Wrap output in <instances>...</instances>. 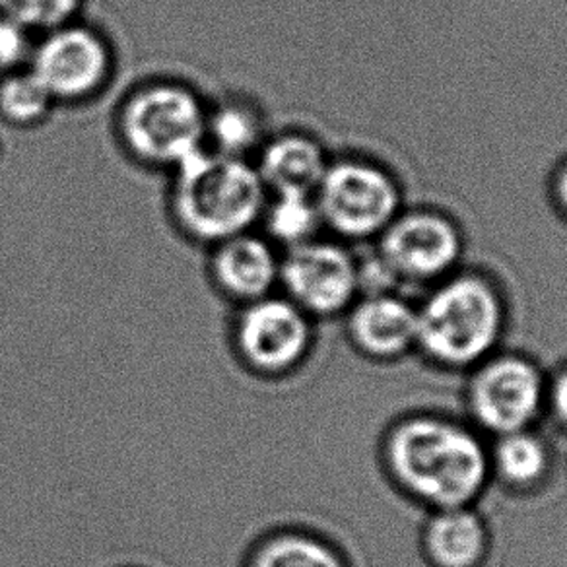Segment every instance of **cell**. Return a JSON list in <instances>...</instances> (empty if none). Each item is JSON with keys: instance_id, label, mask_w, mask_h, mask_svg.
<instances>
[{"instance_id": "9", "label": "cell", "mask_w": 567, "mask_h": 567, "mask_svg": "<svg viewBox=\"0 0 567 567\" xmlns=\"http://www.w3.org/2000/svg\"><path fill=\"white\" fill-rule=\"evenodd\" d=\"M311 331L306 311L293 301L260 298L251 301L237 323V344L257 370L286 371L308 352Z\"/></svg>"}, {"instance_id": "11", "label": "cell", "mask_w": 567, "mask_h": 567, "mask_svg": "<svg viewBox=\"0 0 567 567\" xmlns=\"http://www.w3.org/2000/svg\"><path fill=\"white\" fill-rule=\"evenodd\" d=\"M213 275L234 298L260 300L280 280V259L267 239L245 231L216 245Z\"/></svg>"}, {"instance_id": "20", "label": "cell", "mask_w": 567, "mask_h": 567, "mask_svg": "<svg viewBox=\"0 0 567 567\" xmlns=\"http://www.w3.org/2000/svg\"><path fill=\"white\" fill-rule=\"evenodd\" d=\"M80 0H0V17L24 25L25 30H56L72 22Z\"/></svg>"}, {"instance_id": "10", "label": "cell", "mask_w": 567, "mask_h": 567, "mask_svg": "<svg viewBox=\"0 0 567 567\" xmlns=\"http://www.w3.org/2000/svg\"><path fill=\"white\" fill-rule=\"evenodd\" d=\"M383 255L399 275L434 278L457 259V231L432 214H410L386 228Z\"/></svg>"}, {"instance_id": "3", "label": "cell", "mask_w": 567, "mask_h": 567, "mask_svg": "<svg viewBox=\"0 0 567 567\" xmlns=\"http://www.w3.org/2000/svg\"><path fill=\"white\" fill-rule=\"evenodd\" d=\"M504 329V309L481 278L465 276L435 290L417 309V347L435 362L466 368L494 350Z\"/></svg>"}, {"instance_id": "17", "label": "cell", "mask_w": 567, "mask_h": 567, "mask_svg": "<svg viewBox=\"0 0 567 567\" xmlns=\"http://www.w3.org/2000/svg\"><path fill=\"white\" fill-rule=\"evenodd\" d=\"M260 220L267 226L268 236L288 247L311 241L323 221L313 195H275Z\"/></svg>"}, {"instance_id": "8", "label": "cell", "mask_w": 567, "mask_h": 567, "mask_svg": "<svg viewBox=\"0 0 567 567\" xmlns=\"http://www.w3.org/2000/svg\"><path fill=\"white\" fill-rule=\"evenodd\" d=\"M280 282L301 311L332 316L354 300L360 275L344 249L311 239L280 260Z\"/></svg>"}, {"instance_id": "7", "label": "cell", "mask_w": 567, "mask_h": 567, "mask_svg": "<svg viewBox=\"0 0 567 567\" xmlns=\"http://www.w3.org/2000/svg\"><path fill=\"white\" fill-rule=\"evenodd\" d=\"M110 49L90 28L80 24L51 30L30 56V71L55 102L80 100L107 80Z\"/></svg>"}, {"instance_id": "6", "label": "cell", "mask_w": 567, "mask_h": 567, "mask_svg": "<svg viewBox=\"0 0 567 567\" xmlns=\"http://www.w3.org/2000/svg\"><path fill=\"white\" fill-rule=\"evenodd\" d=\"M543 375L535 363L519 355H502L484 363L471 385V410L492 434L528 430L543 409Z\"/></svg>"}, {"instance_id": "22", "label": "cell", "mask_w": 567, "mask_h": 567, "mask_svg": "<svg viewBox=\"0 0 567 567\" xmlns=\"http://www.w3.org/2000/svg\"><path fill=\"white\" fill-rule=\"evenodd\" d=\"M551 409L556 412L559 422L567 427V370L559 373L554 381L550 393Z\"/></svg>"}, {"instance_id": "1", "label": "cell", "mask_w": 567, "mask_h": 567, "mask_svg": "<svg viewBox=\"0 0 567 567\" xmlns=\"http://www.w3.org/2000/svg\"><path fill=\"white\" fill-rule=\"evenodd\" d=\"M394 478L412 496L435 509L468 507L489 474V455L463 425L443 417H410L386 443Z\"/></svg>"}, {"instance_id": "2", "label": "cell", "mask_w": 567, "mask_h": 567, "mask_svg": "<svg viewBox=\"0 0 567 567\" xmlns=\"http://www.w3.org/2000/svg\"><path fill=\"white\" fill-rule=\"evenodd\" d=\"M174 169L175 220L198 241L221 244L249 231L262 218L267 187L257 167L244 158H228L203 148Z\"/></svg>"}, {"instance_id": "16", "label": "cell", "mask_w": 567, "mask_h": 567, "mask_svg": "<svg viewBox=\"0 0 567 567\" xmlns=\"http://www.w3.org/2000/svg\"><path fill=\"white\" fill-rule=\"evenodd\" d=\"M497 474L512 486H530L548 471V450L530 430L499 435L492 461Z\"/></svg>"}, {"instance_id": "19", "label": "cell", "mask_w": 567, "mask_h": 567, "mask_svg": "<svg viewBox=\"0 0 567 567\" xmlns=\"http://www.w3.org/2000/svg\"><path fill=\"white\" fill-rule=\"evenodd\" d=\"M55 100L33 72H9L0 82V115L18 125H32L48 117Z\"/></svg>"}, {"instance_id": "5", "label": "cell", "mask_w": 567, "mask_h": 567, "mask_svg": "<svg viewBox=\"0 0 567 567\" xmlns=\"http://www.w3.org/2000/svg\"><path fill=\"white\" fill-rule=\"evenodd\" d=\"M321 220L339 234L363 237L389 226L399 195L383 172L365 164H337L327 167L317 189Z\"/></svg>"}, {"instance_id": "4", "label": "cell", "mask_w": 567, "mask_h": 567, "mask_svg": "<svg viewBox=\"0 0 567 567\" xmlns=\"http://www.w3.org/2000/svg\"><path fill=\"white\" fill-rule=\"evenodd\" d=\"M206 118L208 111L193 90L158 82L126 100L118 123L128 151L156 166L175 167L203 151Z\"/></svg>"}, {"instance_id": "15", "label": "cell", "mask_w": 567, "mask_h": 567, "mask_svg": "<svg viewBox=\"0 0 567 567\" xmlns=\"http://www.w3.org/2000/svg\"><path fill=\"white\" fill-rule=\"evenodd\" d=\"M262 117L249 103H220L206 118V138L213 141L216 154L228 158L245 159L247 152L262 146Z\"/></svg>"}, {"instance_id": "13", "label": "cell", "mask_w": 567, "mask_h": 567, "mask_svg": "<svg viewBox=\"0 0 567 567\" xmlns=\"http://www.w3.org/2000/svg\"><path fill=\"white\" fill-rule=\"evenodd\" d=\"M350 332L363 352L393 358L416 344L417 311L391 296H373L354 309Z\"/></svg>"}, {"instance_id": "12", "label": "cell", "mask_w": 567, "mask_h": 567, "mask_svg": "<svg viewBox=\"0 0 567 567\" xmlns=\"http://www.w3.org/2000/svg\"><path fill=\"white\" fill-rule=\"evenodd\" d=\"M323 151L303 134H280L260 146V179L275 195H313L327 172Z\"/></svg>"}, {"instance_id": "18", "label": "cell", "mask_w": 567, "mask_h": 567, "mask_svg": "<svg viewBox=\"0 0 567 567\" xmlns=\"http://www.w3.org/2000/svg\"><path fill=\"white\" fill-rule=\"evenodd\" d=\"M249 567H344L329 544L306 535H280L260 546Z\"/></svg>"}, {"instance_id": "21", "label": "cell", "mask_w": 567, "mask_h": 567, "mask_svg": "<svg viewBox=\"0 0 567 567\" xmlns=\"http://www.w3.org/2000/svg\"><path fill=\"white\" fill-rule=\"evenodd\" d=\"M32 51L30 32L24 25L0 17V71H20V66L30 61Z\"/></svg>"}, {"instance_id": "14", "label": "cell", "mask_w": 567, "mask_h": 567, "mask_svg": "<svg viewBox=\"0 0 567 567\" xmlns=\"http://www.w3.org/2000/svg\"><path fill=\"white\" fill-rule=\"evenodd\" d=\"M486 546V527L471 507L437 509L425 527V550L437 567H474Z\"/></svg>"}, {"instance_id": "23", "label": "cell", "mask_w": 567, "mask_h": 567, "mask_svg": "<svg viewBox=\"0 0 567 567\" xmlns=\"http://www.w3.org/2000/svg\"><path fill=\"white\" fill-rule=\"evenodd\" d=\"M558 193L559 200H561V205L566 206L567 210V169L561 174V179H559Z\"/></svg>"}]
</instances>
